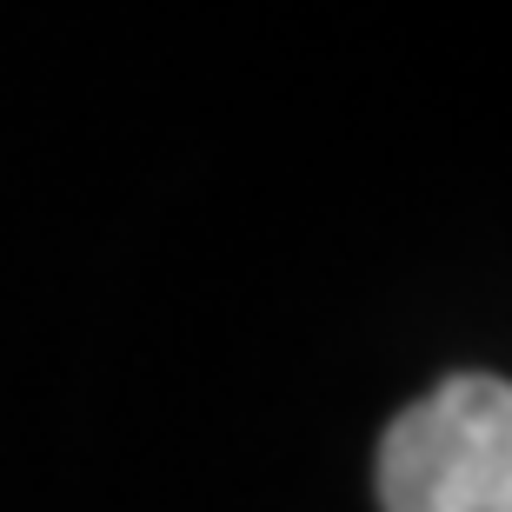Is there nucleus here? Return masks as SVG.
Masks as SVG:
<instances>
[{"mask_svg": "<svg viewBox=\"0 0 512 512\" xmlns=\"http://www.w3.org/2000/svg\"><path fill=\"white\" fill-rule=\"evenodd\" d=\"M386 512H512V393L459 373L413 399L380 439Z\"/></svg>", "mask_w": 512, "mask_h": 512, "instance_id": "1", "label": "nucleus"}]
</instances>
